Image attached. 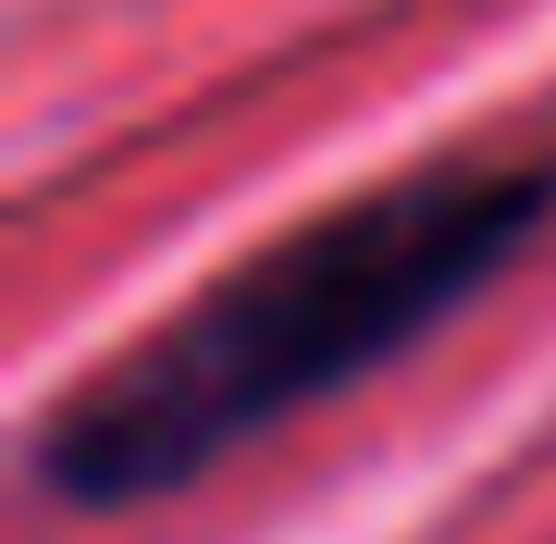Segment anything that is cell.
Returning a JSON list of instances; mask_svg holds the SVG:
<instances>
[{"label":"cell","mask_w":556,"mask_h":544,"mask_svg":"<svg viewBox=\"0 0 556 544\" xmlns=\"http://www.w3.org/2000/svg\"><path fill=\"white\" fill-rule=\"evenodd\" d=\"M556 223V162H420L396 186L309 211L298 236L248 248L223 284L149 322L124 359H100L38 421V495L50 507H149L199 483L211 458L260 445L309 396L383 371L396 346L482 298L507 261H532Z\"/></svg>","instance_id":"obj_1"}]
</instances>
